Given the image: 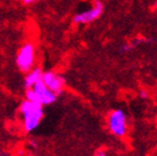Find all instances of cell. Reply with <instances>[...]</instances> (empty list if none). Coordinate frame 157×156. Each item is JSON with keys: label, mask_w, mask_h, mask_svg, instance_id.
<instances>
[{"label": "cell", "mask_w": 157, "mask_h": 156, "mask_svg": "<svg viewBox=\"0 0 157 156\" xmlns=\"http://www.w3.org/2000/svg\"><path fill=\"white\" fill-rule=\"evenodd\" d=\"M139 95H140V97H142V98H147V97H148L147 92H145V90H140Z\"/></svg>", "instance_id": "cell-10"}, {"label": "cell", "mask_w": 157, "mask_h": 156, "mask_svg": "<svg viewBox=\"0 0 157 156\" xmlns=\"http://www.w3.org/2000/svg\"><path fill=\"white\" fill-rule=\"evenodd\" d=\"M107 126L109 132L116 137H124L128 131L126 114L121 109H114L109 113L107 118Z\"/></svg>", "instance_id": "cell-4"}, {"label": "cell", "mask_w": 157, "mask_h": 156, "mask_svg": "<svg viewBox=\"0 0 157 156\" xmlns=\"http://www.w3.org/2000/svg\"><path fill=\"white\" fill-rule=\"evenodd\" d=\"M42 83L49 90L56 95H60L65 87V79L54 72H46L42 74Z\"/></svg>", "instance_id": "cell-6"}, {"label": "cell", "mask_w": 157, "mask_h": 156, "mask_svg": "<svg viewBox=\"0 0 157 156\" xmlns=\"http://www.w3.org/2000/svg\"><path fill=\"white\" fill-rule=\"evenodd\" d=\"M42 74H44V72L38 67L33 68L30 72H28L26 74V77H25V87H26V89L33 88L35 85L38 84L39 81H41Z\"/></svg>", "instance_id": "cell-7"}, {"label": "cell", "mask_w": 157, "mask_h": 156, "mask_svg": "<svg viewBox=\"0 0 157 156\" xmlns=\"http://www.w3.org/2000/svg\"><path fill=\"white\" fill-rule=\"evenodd\" d=\"M94 156H108V153L105 150H98Z\"/></svg>", "instance_id": "cell-8"}, {"label": "cell", "mask_w": 157, "mask_h": 156, "mask_svg": "<svg viewBox=\"0 0 157 156\" xmlns=\"http://www.w3.org/2000/svg\"><path fill=\"white\" fill-rule=\"evenodd\" d=\"M22 1V3L24 5H27V6H29V5H33V3L37 2L38 0H21Z\"/></svg>", "instance_id": "cell-9"}, {"label": "cell", "mask_w": 157, "mask_h": 156, "mask_svg": "<svg viewBox=\"0 0 157 156\" xmlns=\"http://www.w3.org/2000/svg\"><path fill=\"white\" fill-rule=\"evenodd\" d=\"M36 60V49L33 42L27 41L19 48L17 56H16V65L20 72H30L33 68Z\"/></svg>", "instance_id": "cell-3"}, {"label": "cell", "mask_w": 157, "mask_h": 156, "mask_svg": "<svg viewBox=\"0 0 157 156\" xmlns=\"http://www.w3.org/2000/svg\"><path fill=\"white\" fill-rule=\"evenodd\" d=\"M19 111L22 118V126L27 133L33 132L39 126L44 117V106L27 99L20 104Z\"/></svg>", "instance_id": "cell-1"}, {"label": "cell", "mask_w": 157, "mask_h": 156, "mask_svg": "<svg viewBox=\"0 0 157 156\" xmlns=\"http://www.w3.org/2000/svg\"><path fill=\"white\" fill-rule=\"evenodd\" d=\"M26 99L33 103H38L41 106H47L52 105V103L56 102L57 95L46 87L41 80L35 85L33 88L26 90Z\"/></svg>", "instance_id": "cell-2"}, {"label": "cell", "mask_w": 157, "mask_h": 156, "mask_svg": "<svg viewBox=\"0 0 157 156\" xmlns=\"http://www.w3.org/2000/svg\"><path fill=\"white\" fill-rule=\"evenodd\" d=\"M104 11V5L99 0H95L94 6L90 9L86 10V11L79 12L74 17L73 21L76 25H85V24H90L93 21L97 20L99 18Z\"/></svg>", "instance_id": "cell-5"}]
</instances>
